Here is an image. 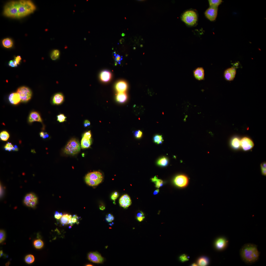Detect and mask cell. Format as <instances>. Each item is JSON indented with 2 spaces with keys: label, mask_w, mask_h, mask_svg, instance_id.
Wrapping results in <instances>:
<instances>
[{
  "label": "cell",
  "mask_w": 266,
  "mask_h": 266,
  "mask_svg": "<svg viewBox=\"0 0 266 266\" xmlns=\"http://www.w3.org/2000/svg\"><path fill=\"white\" fill-rule=\"evenodd\" d=\"M36 9L35 6L31 1H12L6 5L4 14L7 17L19 18L33 13Z\"/></svg>",
  "instance_id": "6da1fadb"
},
{
  "label": "cell",
  "mask_w": 266,
  "mask_h": 266,
  "mask_svg": "<svg viewBox=\"0 0 266 266\" xmlns=\"http://www.w3.org/2000/svg\"><path fill=\"white\" fill-rule=\"evenodd\" d=\"M240 254L243 261L248 264L255 262L258 259L259 256L256 246L250 244L244 245L241 250Z\"/></svg>",
  "instance_id": "7a4b0ae2"
},
{
  "label": "cell",
  "mask_w": 266,
  "mask_h": 266,
  "mask_svg": "<svg viewBox=\"0 0 266 266\" xmlns=\"http://www.w3.org/2000/svg\"><path fill=\"white\" fill-rule=\"evenodd\" d=\"M103 179V176L100 172L95 171L88 173L85 177V181L86 184L92 186H97L102 182Z\"/></svg>",
  "instance_id": "3957f363"
},
{
  "label": "cell",
  "mask_w": 266,
  "mask_h": 266,
  "mask_svg": "<svg viewBox=\"0 0 266 266\" xmlns=\"http://www.w3.org/2000/svg\"><path fill=\"white\" fill-rule=\"evenodd\" d=\"M81 147L78 141L75 138H72L65 147L64 152L67 154L74 155L80 152Z\"/></svg>",
  "instance_id": "277c9868"
},
{
  "label": "cell",
  "mask_w": 266,
  "mask_h": 266,
  "mask_svg": "<svg viewBox=\"0 0 266 266\" xmlns=\"http://www.w3.org/2000/svg\"><path fill=\"white\" fill-rule=\"evenodd\" d=\"M182 21L187 24L193 26L197 23L198 16L194 11L189 10L186 11L183 14L181 18Z\"/></svg>",
  "instance_id": "5b68a950"
},
{
  "label": "cell",
  "mask_w": 266,
  "mask_h": 266,
  "mask_svg": "<svg viewBox=\"0 0 266 266\" xmlns=\"http://www.w3.org/2000/svg\"><path fill=\"white\" fill-rule=\"evenodd\" d=\"M174 185L180 188L187 187L189 183V179L188 176L184 174H181L175 176L173 180Z\"/></svg>",
  "instance_id": "8992f818"
},
{
  "label": "cell",
  "mask_w": 266,
  "mask_h": 266,
  "mask_svg": "<svg viewBox=\"0 0 266 266\" xmlns=\"http://www.w3.org/2000/svg\"><path fill=\"white\" fill-rule=\"evenodd\" d=\"M38 200V198L35 194L30 193L25 196L23 202L26 206L33 208H35L37 205Z\"/></svg>",
  "instance_id": "52a82bcc"
},
{
  "label": "cell",
  "mask_w": 266,
  "mask_h": 266,
  "mask_svg": "<svg viewBox=\"0 0 266 266\" xmlns=\"http://www.w3.org/2000/svg\"><path fill=\"white\" fill-rule=\"evenodd\" d=\"M17 93L19 95L22 102H26L31 98L32 93L31 90L27 87L22 86L19 88Z\"/></svg>",
  "instance_id": "ba28073f"
},
{
  "label": "cell",
  "mask_w": 266,
  "mask_h": 266,
  "mask_svg": "<svg viewBox=\"0 0 266 266\" xmlns=\"http://www.w3.org/2000/svg\"><path fill=\"white\" fill-rule=\"evenodd\" d=\"M240 144L242 149L245 151L251 150L254 145L253 141L247 137H244L241 140Z\"/></svg>",
  "instance_id": "9c48e42d"
},
{
  "label": "cell",
  "mask_w": 266,
  "mask_h": 266,
  "mask_svg": "<svg viewBox=\"0 0 266 266\" xmlns=\"http://www.w3.org/2000/svg\"><path fill=\"white\" fill-rule=\"evenodd\" d=\"M88 258L90 261L95 263H102L104 258L100 254L97 252H91L88 255Z\"/></svg>",
  "instance_id": "30bf717a"
},
{
  "label": "cell",
  "mask_w": 266,
  "mask_h": 266,
  "mask_svg": "<svg viewBox=\"0 0 266 266\" xmlns=\"http://www.w3.org/2000/svg\"><path fill=\"white\" fill-rule=\"evenodd\" d=\"M217 8L210 7L205 11V14L206 17L211 21L215 20L218 14Z\"/></svg>",
  "instance_id": "8fae6325"
},
{
  "label": "cell",
  "mask_w": 266,
  "mask_h": 266,
  "mask_svg": "<svg viewBox=\"0 0 266 266\" xmlns=\"http://www.w3.org/2000/svg\"><path fill=\"white\" fill-rule=\"evenodd\" d=\"M194 78L197 80L200 81L203 80L205 78V72L202 67H198L193 71Z\"/></svg>",
  "instance_id": "7c38bea8"
},
{
  "label": "cell",
  "mask_w": 266,
  "mask_h": 266,
  "mask_svg": "<svg viewBox=\"0 0 266 266\" xmlns=\"http://www.w3.org/2000/svg\"><path fill=\"white\" fill-rule=\"evenodd\" d=\"M120 206L124 209H126L130 206L132 202L130 197L127 194L122 196L119 200Z\"/></svg>",
  "instance_id": "4fadbf2b"
},
{
  "label": "cell",
  "mask_w": 266,
  "mask_h": 266,
  "mask_svg": "<svg viewBox=\"0 0 266 266\" xmlns=\"http://www.w3.org/2000/svg\"><path fill=\"white\" fill-rule=\"evenodd\" d=\"M227 244L228 241L225 238L221 237L218 238L216 241L215 246L216 249L222 250L226 248Z\"/></svg>",
  "instance_id": "5bb4252c"
},
{
  "label": "cell",
  "mask_w": 266,
  "mask_h": 266,
  "mask_svg": "<svg viewBox=\"0 0 266 266\" xmlns=\"http://www.w3.org/2000/svg\"><path fill=\"white\" fill-rule=\"evenodd\" d=\"M115 88L117 91L118 93H125L127 89L128 84L125 81H119L116 83Z\"/></svg>",
  "instance_id": "9a60e30c"
},
{
  "label": "cell",
  "mask_w": 266,
  "mask_h": 266,
  "mask_svg": "<svg viewBox=\"0 0 266 266\" xmlns=\"http://www.w3.org/2000/svg\"><path fill=\"white\" fill-rule=\"evenodd\" d=\"M236 74L235 68H231L226 70L224 73V77L227 80L231 81L234 80Z\"/></svg>",
  "instance_id": "2e32d148"
},
{
  "label": "cell",
  "mask_w": 266,
  "mask_h": 266,
  "mask_svg": "<svg viewBox=\"0 0 266 266\" xmlns=\"http://www.w3.org/2000/svg\"><path fill=\"white\" fill-rule=\"evenodd\" d=\"M29 121L31 123L35 121L42 122V120L39 114L37 112H34L31 113L30 115Z\"/></svg>",
  "instance_id": "e0dca14e"
},
{
  "label": "cell",
  "mask_w": 266,
  "mask_h": 266,
  "mask_svg": "<svg viewBox=\"0 0 266 266\" xmlns=\"http://www.w3.org/2000/svg\"><path fill=\"white\" fill-rule=\"evenodd\" d=\"M64 100V97L63 95L61 93H58L54 96L53 102L54 104L59 105L62 104Z\"/></svg>",
  "instance_id": "ac0fdd59"
},
{
  "label": "cell",
  "mask_w": 266,
  "mask_h": 266,
  "mask_svg": "<svg viewBox=\"0 0 266 266\" xmlns=\"http://www.w3.org/2000/svg\"><path fill=\"white\" fill-rule=\"evenodd\" d=\"M112 75L108 71L104 70L101 72L100 75L101 80L104 82L109 81L111 78Z\"/></svg>",
  "instance_id": "d6986e66"
},
{
  "label": "cell",
  "mask_w": 266,
  "mask_h": 266,
  "mask_svg": "<svg viewBox=\"0 0 266 266\" xmlns=\"http://www.w3.org/2000/svg\"><path fill=\"white\" fill-rule=\"evenodd\" d=\"M9 100L12 104L16 105L18 104L21 101L19 95L17 93H13L10 95Z\"/></svg>",
  "instance_id": "ffe728a7"
},
{
  "label": "cell",
  "mask_w": 266,
  "mask_h": 266,
  "mask_svg": "<svg viewBox=\"0 0 266 266\" xmlns=\"http://www.w3.org/2000/svg\"><path fill=\"white\" fill-rule=\"evenodd\" d=\"M240 139L237 137H234L231 139L230 143L232 148L235 149H239L241 147Z\"/></svg>",
  "instance_id": "44dd1931"
},
{
  "label": "cell",
  "mask_w": 266,
  "mask_h": 266,
  "mask_svg": "<svg viewBox=\"0 0 266 266\" xmlns=\"http://www.w3.org/2000/svg\"><path fill=\"white\" fill-rule=\"evenodd\" d=\"M92 143L91 139H89L83 137L81 142L82 149H84L90 147Z\"/></svg>",
  "instance_id": "7402d4cb"
},
{
  "label": "cell",
  "mask_w": 266,
  "mask_h": 266,
  "mask_svg": "<svg viewBox=\"0 0 266 266\" xmlns=\"http://www.w3.org/2000/svg\"><path fill=\"white\" fill-rule=\"evenodd\" d=\"M209 258L205 256H202L199 257L197 261L198 266H205L208 265L209 263Z\"/></svg>",
  "instance_id": "603a6c76"
},
{
  "label": "cell",
  "mask_w": 266,
  "mask_h": 266,
  "mask_svg": "<svg viewBox=\"0 0 266 266\" xmlns=\"http://www.w3.org/2000/svg\"><path fill=\"white\" fill-rule=\"evenodd\" d=\"M72 216L68 214H65L63 215L61 218V222L63 225L70 224L71 223Z\"/></svg>",
  "instance_id": "cb8c5ba5"
},
{
  "label": "cell",
  "mask_w": 266,
  "mask_h": 266,
  "mask_svg": "<svg viewBox=\"0 0 266 266\" xmlns=\"http://www.w3.org/2000/svg\"><path fill=\"white\" fill-rule=\"evenodd\" d=\"M127 98V95L125 92L118 93L116 97L117 101L120 103H123L125 102Z\"/></svg>",
  "instance_id": "d4e9b609"
},
{
  "label": "cell",
  "mask_w": 266,
  "mask_h": 266,
  "mask_svg": "<svg viewBox=\"0 0 266 266\" xmlns=\"http://www.w3.org/2000/svg\"><path fill=\"white\" fill-rule=\"evenodd\" d=\"M169 163L168 159L165 157H163L159 159L157 162V164L159 166L162 167L167 166Z\"/></svg>",
  "instance_id": "484cf974"
},
{
  "label": "cell",
  "mask_w": 266,
  "mask_h": 266,
  "mask_svg": "<svg viewBox=\"0 0 266 266\" xmlns=\"http://www.w3.org/2000/svg\"><path fill=\"white\" fill-rule=\"evenodd\" d=\"M151 181L152 182L155 183L156 187L158 188L161 187L163 185V181L159 179L156 176L152 178L151 179Z\"/></svg>",
  "instance_id": "4316f807"
},
{
  "label": "cell",
  "mask_w": 266,
  "mask_h": 266,
  "mask_svg": "<svg viewBox=\"0 0 266 266\" xmlns=\"http://www.w3.org/2000/svg\"><path fill=\"white\" fill-rule=\"evenodd\" d=\"M208 1L210 7L217 8L223 2L222 0H209Z\"/></svg>",
  "instance_id": "83f0119b"
},
{
  "label": "cell",
  "mask_w": 266,
  "mask_h": 266,
  "mask_svg": "<svg viewBox=\"0 0 266 266\" xmlns=\"http://www.w3.org/2000/svg\"><path fill=\"white\" fill-rule=\"evenodd\" d=\"M2 44L5 47L9 48L12 47L13 45V42L11 39L7 38L3 40Z\"/></svg>",
  "instance_id": "f1b7e54d"
},
{
  "label": "cell",
  "mask_w": 266,
  "mask_h": 266,
  "mask_svg": "<svg viewBox=\"0 0 266 266\" xmlns=\"http://www.w3.org/2000/svg\"><path fill=\"white\" fill-rule=\"evenodd\" d=\"M60 55V52L57 50L53 51L51 55V57L53 60H55L58 58Z\"/></svg>",
  "instance_id": "f546056e"
},
{
  "label": "cell",
  "mask_w": 266,
  "mask_h": 266,
  "mask_svg": "<svg viewBox=\"0 0 266 266\" xmlns=\"http://www.w3.org/2000/svg\"><path fill=\"white\" fill-rule=\"evenodd\" d=\"M33 245L36 249H40L43 247L44 245V243L42 240L38 239L34 241Z\"/></svg>",
  "instance_id": "4dcf8cb0"
},
{
  "label": "cell",
  "mask_w": 266,
  "mask_h": 266,
  "mask_svg": "<svg viewBox=\"0 0 266 266\" xmlns=\"http://www.w3.org/2000/svg\"><path fill=\"white\" fill-rule=\"evenodd\" d=\"M25 261L27 264H31L34 262L35 260L34 256L32 255H26L25 258Z\"/></svg>",
  "instance_id": "1f68e13d"
},
{
  "label": "cell",
  "mask_w": 266,
  "mask_h": 266,
  "mask_svg": "<svg viewBox=\"0 0 266 266\" xmlns=\"http://www.w3.org/2000/svg\"><path fill=\"white\" fill-rule=\"evenodd\" d=\"M153 140L155 142L158 144L162 143L163 141L162 136L159 135H156L154 136Z\"/></svg>",
  "instance_id": "d6a6232c"
},
{
  "label": "cell",
  "mask_w": 266,
  "mask_h": 266,
  "mask_svg": "<svg viewBox=\"0 0 266 266\" xmlns=\"http://www.w3.org/2000/svg\"><path fill=\"white\" fill-rule=\"evenodd\" d=\"M10 137L9 133L6 131H4L2 132L0 134V137L1 140L4 141H7Z\"/></svg>",
  "instance_id": "836d02e7"
},
{
  "label": "cell",
  "mask_w": 266,
  "mask_h": 266,
  "mask_svg": "<svg viewBox=\"0 0 266 266\" xmlns=\"http://www.w3.org/2000/svg\"><path fill=\"white\" fill-rule=\"evenodd\" d=\"M79 218L77 215H74L72 216L71 219V226H72L74 224L76 223L78 224L79 222Z\"/></svg>",
  "instance_id": "e575fe53"
},
{
  "label": "cell",
  "mask_w": 266,
  "mask_h": 266,
  "mask_svg": "<svg viewBox=\"0 0 266 266\" xmlns=\"http://www.w3.org/2000/svg\"><path fill=\"white\" fill-rule=\"evenodd\" d=\"M57 121L60 123H63L66 121V119L67 118L64 114H61L58 115Z\"/></svg>",
  "instance_id": "d590c367"
},
{
  "label": "cell",
  "mask_w": 266,
  "mask_h": 266,
  "mask_svg": "<svg viewBox=\"0 0 266 266\" xmlns=\"http://www.w3.org/2000/svg\"><path fill=\"white\" fill-rule=\"evenodd\" d=\"M261 174L263 175H266V163L264 162L262 163L260 165Z\"/></svg>",
  "instance_id": "8d00e7d4"
},
{
  "label": "cell",
  "mask_w": 266,
  "mask_h": 266,
  "mask_svg": "<svg viewBox=\"0 0 266 266\" xmlns=\"http://www.w3.org/2000/svg\"><path fill=\"white\" fill-rule=\"evenodd\" d=\"M145 217L143 213L141 211H140L137 214V219L139 222L142 221L145 218Z\"/></svg>",
  "instance_id": "74e56055"
},
{
  "label": "cell",
  "mask_w": 266,
  "mask_h": 266,
  "mask_svg": "<svg viewBox=\"0 0 266 266\" xmlns=\"http://www.w3.org/2000/svg\"><path fill=\"white\" fill-rule=\"evenodd\" d=\"M5 231L3 230L0 231V243H2L5 240Z\"/></svg>",
  "instance_id": "f35d334b"
},
{
  "label": "cell",
  "mask_w": 266,
  "mask_h": 266,
  "mask_svg": "<svg viewBox=\"0 0 266 266\" xmlns=\"http://www.w3.org/2000/svg\"><path fill=\"white\" fill-rule=\"evenodd\" d=\"M13 147L14 146L11 143L9 142L5 146L4 149L6 150L10 151L12 150Z\"/></svg>",
  "instance_id": "ab89813d"
},
{
  "label": "cell",
  "mask_w": 266,
  "mask_h": 266,
  "mask_svg": "<svg viewBox=\"0 0 266 266\" xmlns=\"http://www.w3.org/2000/svg\"><path fill=\"white\" fill-rule=\"evenodd\" d=\"M114 216L111 214H109L106 216V220L108 222H111L114 220Z\"/></svg>",
  "instance_id": "60d3db41"
},
{
  "label": "cell",
  "mask_w": 266,
  "mask_h": 266,
  "mask_svg": "<svg viewBox=\"0 0 266 266\" xmlns=\"http://www.w3.org/2000/svg\"><path fill=\"white\" fill-rule=\"evenodd\" d=\"M189 258L187 255L184 254L180 256L179 259L182 262H184L189 260Z\"/></svg>",
  "instance_id": "b9f144b4"
},
{
  "label": "cell",
  "mask_w": 266,
  "mask_h": 266,
  "mask_svg": "<svg viewBox=\"0 0 266 266\" xmlns=\"http://www.w3.org/2000/svg\"><path fill=\"white\" fill-rule=\"evenodd\" d=\"M63 216L62 213L56 211L54 213V217L56 219L59 220Z\"/></svg>",
  "instance_id": "7bdbcfd3"
},
{
  "label": "cell",
  "mask_w": 266,
  "mask_h": 266,
  "mask_svg": "<svg viewBox=\"0 0 266 266\" xmlns=\"http://www.w3.org/2000/svg\"><path fill=\"white\" fill-rule=\"evenodd\" d=\"M134 135L136 138H140L142 137V133L141 131L138 130L136 131L135 132Z\"/></svg>",
  "instance_id": "ee69618b"
},
{
  "label": "cell",
  "mask_w": 266,
  "mask_h": 266,
  "mask_svg": "<svg viewBox=\"0 0 266 266\" xmlns=\"http://www.w3.org/2000/svg\"><path fill=\"white\" fill-rule=\"evenodd\" d=\"M115 56V60L116 63H120L122 60V56L121 57L120 55L118 54H117Z\"/></svg>",
  "instance_id": "f6af8a7d"
},
{
  "label": "cell",
  "mask_w": 266,
  "mask_h": 266,
  "mask_svg": "<svg viewBox=\"0 0 266 266\" xmlns=\"http://www.w3.org/2000/svg\"><path fill=\"white\" fill-rule=\"evenodd\" d=\"M83 137L88 139H91V131H89L85 133Z\"/></svg>",
  "instance_id": "bcb514c9"
},
{
  "label": "cell",
  "mask_w": 266,
  "mask_h": 266,
  "mask_svg": "<svg viewBox=\"0 0 266 266\" xmlns=\"http://www.w3.org/2000/svg\"><path fill=\"white\" fill-rule=\"evenodd\" d=\"M119 196V194L116 192H115L111 195V198L112 200L115 201L118 197Z\"/></svg>",
  "instance_id": "7dc6e473"
},
{
  "label": "cell",
  "mask_w": 266,
  "mask_h": 266,
  "mask_svg": "<svg viewBox=\"0 0 266 266\" xmlns=\"http://www.w3.org/2000/svg\"><path fill=\"white\" fill-rule=\"evenodd\" d=\"M40 135L41 137L43 139L48 138L49 137L48 134L46 132H41L40 133Z\"/></svg>",
  "instance_id": "c3c4849f"
},
{
  "label": "cell",
  "mask_w": 266,
  "mask_h": 266,
  "mask_svg": "<svg viewBox=\"0 0 266 266\" xmlns=\"http://www.w3.org/2000/svg\"><path fill=\"white\" fill-rule=\"evenodd\" d=\"M9 65L12 67H15L17 66V64L14 60L11 61L9 63Z\"/></svg>",
  "instance_id": "681fc988"
},
{
  "label": "cell",
  "mask_w": 266,
  "mask_h": 266,
  "mask_svg": "<svg viewBox=\"0 0 266 266\" xmlns=\"http://www.w3.org/2000/svg\"><path fill=\"white\" fill-rule=\"evenodd\" d=\"M21 59V57L20 56H18L15 57L14 60L17 65H18L19 64Z\"/></svg>",
  "instance_id": "f907efd6"
},
{
  "label": "cell",
  "mask_w": 266,
  "mask_h": 266,
  "mask_svg": "<svg viewBox=\"0 0 266 266\" xmlns=\"http://www.w3.org/2000/svg\"><path fill=\"white\" fill-rule=\"evenodd\" d=\"M91 123L89 121L86 120L84 122V126L85 127H86L88 126H89L90 125Z\"/></svg>",
  "instance_id": "816d5d0a"
},
{
  "label": "cell",
  "mask_w": 266,
  "mask_h": 266,
  "mask_svg": "<svg viewBox=\"0 0 266 266\" xmlns=\"http://www.w3.org/2000/svg\"><path fill=\"white\" fill-rule=\"evenodd\" d=\"M100 209L102 211L104 210L105 209V207L104 205H101L100 206Z\"/></svg>",
  "instance_id": "f5cc1de1"
},
{
  "label": "cell",
  "mask_w": 266,
  "mask_h": 266,
  "mask_svg": "<svg viewBox=\"0 0 266 266\" xmlns=\"http://www.w3.org/2000/svg\"><path fill=\"white\" fill-rule=\"evenodd\" d=\"M159 192V189H158L154 191L153 194L154 195H156Z\"/></svg>",
  "instance_id": "db71d44e"
},
{
  "label": "cell",
  "mask_w": 266,
  "mask_h": 266,
  "mask_svg": "<svg viewBox=\"0 0 266 266\" xmlns=\"http://www.w3.org/2000/svg\"><path fill=\"white\" fill-rule=\"evenodd\" d=\"M14 147H15V151H18V150H19V149H18V146H17L15 145L14 146Z\"/></svg>",
  "instance_id": "11a10c76"
},
{
  "label": "cell",
  "mask_w": 266,
  "mask_h": 266,
  "mask_svg": "<svg viewBox=\"0 0 266 266\" xmlns=\"http://www.w3.org/2000/svg\"><path fill=\"white\" fill-rule=\"evenodd\" d=\"M0 257L2 256L3 255V252L2 250L0 251Z\"/></svg>",
  "instance_id": "9f6ffc18"
},
{
  "label": "cell",
  "mask_w": 266,
  "mask_h": 266,
  "mask_svg": "<svg viewBox=\"0 0 266 266\" xmlns=\"http://www.w3.org/2000/svg\"><path fill=\"white\" fill-rule=\"evenodd\" d=\"M191 266H198V265L196 263H193L192 264Z\"/></svg>",
  "instance_id": "6f0895ef"
},
{
  "label": "cell",
  "mask_w": 266,
  "mask_h": 266,
  "mask_svg": "<svg viewBox=\"0 0 266 266\" xmlns=\"http://www.w3.org/2000/svg\"><path fill=\"white\" fill-rule=\"evenodd\" d=\"M124 39H122L120 40V43H121L122 44V42L123 41L124 42Z\"/></svg>",
  "instance_id": "680465c9"
},
{
  "label": "cell",
  "mask_w": 266,
  "mask_h": 266,
  "mask_svg": "<svg viewBox=\"0 0 266 266\" xmlns=\"http://www.w3.org/2000/svg\"><path fill=\"white\" fill-rule=\"evenodd\" d=\"M10 264V262H9L6 264V266H8Z\"/></svg>",
  "instance_id": "91938a15"
},
{
  "label": "cell",
  "mask_w": 266,
  "mask_h": 266,
  "mask_svg": "<svg viewBox=\"0 0 266 266\" xmlns=\"http://www.w3.org/2000/svg\"><path fill=\"white\" fill-rule=\"evenodd\" d=\"M125 35H126L124 33H123L121 34L122 36V37H123L125 36Z\"/></svg>",
  "instance_id": "94428289"
},
{
  "label": "cell",
  "mask_w": 266,
  "mask_h": 266,
  "mask_svg": "<svg viewBox=\"0 0 266 266\" xmlns=\"http://www.w3.org/2000/svg\"><path fill=\"white\" fill-rule=\"evenodd\" d=\"M31 152L33 153H36V152H35V150H32L31 151Z\"/></svg>",
  "instance_id": "6125c7cd"
},
{
  "label": "cell",
  "mask_w": 266,
  "mask_h": 266,
  "mask_svg": "<svg viewBox=\"0 0 266 266\" xmlns=\"http://www.w3.org/2000/svg\"><path fill=\"white\" fill-rule=\"evenodd\" d=\"M86 266H93V265H92L91 264H88L87 265H86Z\"/></svg>",
  "instance_id": "be15d7a7"
},
{
  "label": "cell",
  "mask_w": 266,
  "mask_h": 266,
  "mask_svg": "<svg viewBox=\"0 0 266 266\" xmlns=\"http://www.w3.org/2000/svg\"><path fill=\"white\" fill-rule=\"evenodd\" d=\"M109 224L111 226H112L113 225L112 224H111V223H110V224Z\"/></svg>",
  "instance_id": "e7e4bbea"
},
{
  "label": "cell",
  "mask_w": 266,
  "mask_h": 266,
  "mask_svg": "<svg viewBox=\"0 0 266 266\" xmlns=\"http://www.w3.org/2000/svg\"><path fill=\"white\" fill-rule=\"evenodd\" d=\"M84 40H86V39L85 38H84Z\"/></svg>",
  "instance_id": "03108f58"
},
{
  "label": "cell",
  "mask_w": 266,
  "mask_h": 266,
  "mask_svg": "<svg viewBox=\"0 0 266 266\" xmlns=\"http://www.w3.org/2000/svg\"><path fill=\"white\" fill-rule=\"evenodd\" d=\"M112 224H114V223H112Z\"/></svg>",
  "instance_id": "003e7915"
}]
</instances>
